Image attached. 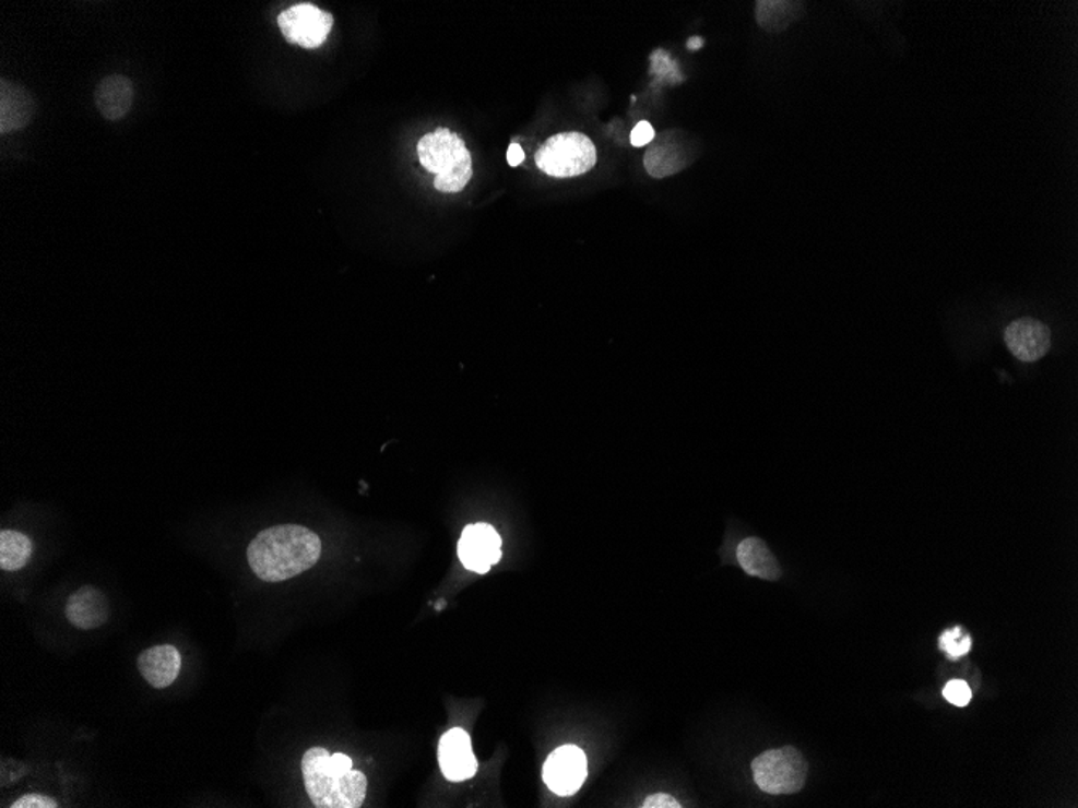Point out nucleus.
Listing matches in <instances>:
<instances>
[{
	"instance_id": "f257e3e1",
	"label": "nucleus",
	"mask_w": 1078,
	"mask_h": 808,
	"mask_svg": "<svg viewBox=\"0 0 1078 808\" xmlns=\"http://www.w3.org/2000/svg\"><path fill=\"white\" fill-rule=\"evenodd\" d=\"M322 543L313 531L300 525L269 527L253 537L248 547L249 567L266 583H282L320 560Z\"/></svg>"
},
{
	"instance_id": "f03ea898",
	"label": "nucleus",
	"mask_w": 1078,
	"mask_h": 808,
	"mask_svg": "<svg viewBox=\"0 0 1078 808\" xmlns=\"http://www.w3.org/2000/svg\"><path fill=\"white\" fill-rule=\"evenodd\" d=\"M304 784L313 806L319 808H359L367 794V777L353 770L346 753H330L322 747L307 750L303 757Z\"/></svg>"
},
{
	"instance_id": "7ed1b4c3",
	"label": "nucleus",
	"mask_w": 1078,
	"mask_h": 808,
	"mask_svg": "<svg viewBox=\"0 0 1078 808\" xmlns=\"http://www.w3.org/2000/svg\"><path fill=\"white\" fill-rule=\"evenodd\" d=\"M420 164L436 175L435 188L446 194L461 192L472 178V155L465 142L448 128L422 138L417 145Z\"/></svg>"
},
{
	"instance_id": "20e7f679",
	"label": "nucleus",
	"mask_w": 1078,
	"mask_h": 808,
	"mask_svg": "<svg viewBox=\"0 0 1078 808\" xmlns=\"http://www.w3.org/2000/svg\"><path fill=\"white\" fill-rule=\"evenodd\" d=\"M536 165L554 178H573L593 170L596 147L581 133H560L549 138L535 155Z\"/></svg>"
},
{
	"instance_id": "39448f33",
	"label": "nucleus",
	"mask_w": 1078,
	"mask_h": 808,
	"mask_svg": "<svg viewBox=\"0 0 1078 808\" xmlns=\"http://www.w3.org/2000/svg\"><path fill=\"white\" fill-rule=\"evenodd\" d=\"M751 769L757 786L763 793L775 794V796L799 793L809 773L806 759L794 747H782L760 753L753 762Z\"/></svg>"
},
{
	"instance_id": "423d86ee",
	"label": "nucleus",
	"mask_w": 1078,
	"mask_h": 808,
	"mask_svg": "<svg viewBox=\"0 0 1078 808\" xmlns=\"http://www.w3.org/2000/svg\"><path fill=\"white\" fill-rule=\"evenodd\" d=\"M334 19L312 3H297L279 16V26L291 44L317 49L322 46L333 28Z\"/></svg>"
},
{
	"instance_id": "0eeeda50",
	"label": "nucleus",
	"mask_w": 1078,
	"mask_h": 808,
	"mask_svg": "<svg viewBox=\"0 0 1078 808\" xmlns=\"http://www.w3.org/2000/svg\"><path fill=\"white\" fill-rule=\"evenodd\" d=\"M588 762L583 750L577 746H564L547 757L543 767V780L557 796H572L587 780Z\"/></svg>"
},
{
	"instance_id": "6e6552de",
	"label": "nucleus",
	"mask_w": 1078,
	"mask_h": 808,
	"mask_svg": "<svg viewBox=\"0 0 1078 808\" xmlns=\"http://www.w3.org/2000/svg\"><path fill=\"white\" fill-rule=\"evenodd\" d=\"M502 540L498 531L488 523L469 525L459 540V557L470 571L488 573L489 568L501 560Z\"/></svg>"
},
{
	"instance_id": "1a4fd4ad",
	"label": "nucleus",
	"mask_w": 1078,
	"mask_h": 808,
	"mask_svg": "<svg viewBox=\"0 0 1078 808\" xmlns=\"http://www.w3.org/2000/svg\"><path fill=\"white\" fill-rule=\"evenodd\" d=\"M1005 341L1007 349L1017 360L1032 364L1051 349V330L1035 318L1023 317L1006 328Z\"/></svg>"
},
{
	"instance_id": "9d476101",
	"label": "nucleus",
	"mask_w": 1078,
	"mask_h": 808,
	"mask_svg": "<svg viewBox=\"0 0 1078 808\" xmlns=\"http://www.w3.org/2000/svg\"><path fill=\"white\" fill-rule=\"evenodd\" d=\"M438 760L442 774L451 781L470 780L478 772L472 740L461 728L451 729L439 740Z\"/></svg>"
},
{
	"instance_id": "9b49d317",
	"label": "nucleus",
	"mask_w": 1078,
	"mask_h": 808,
	"mask_svg": "<svg viewBox=\"0 0 1078 808\" xmlns=\"http://www.w3.org/2000/svg\"><path fill=\"white\" fill-rule=\"evenodd\" d=\"M35 111V99L26 87L13 81H0V134L28 127Z\"/></svg>"
},
{
	"instance_id": "f8f14e48",
	"label": "nucleus",
	"mask_w": 1078,
	"mask_h": 808,
	"mask_svg": "<svg viewBox=\"0 0 1078 808\" xmlns=\"http://www.w3.org/2000/svg\"><path fill=\"white\" fill-rule=\"evenodd\" d=\"M67 620L80 630H96L108 620L110 608L103 591L83 586L70 596L66 605Z\"/></svg>"
},
{
	"instance_id": "ddd939ff",
	"label": "nucleus",
	"mask_w": 1078,
	"mask_h": 808,
	"mask_svg": "<svg viewBox=\"0 0 1078 808\" xmlns=\"http://www.w3.org/2000/svg\"><path fill=\"white\" fill-rule=\"evenodd\" d=\"M138 668L152 688H168L177 681L178 675H180V651L174 645H154L140 655Z\"/></svg>"
},
{
	"instance_id": "4468645a",
	"label": "nucleus",
	"mask_w": 1078,
	"mask_h": 808,
	"mask_svg": "<svg viewBox=\"0 0 1078 808\" xmlns=\"http://www.w3.org/2000/svg\"><path fill=\"white\" fill-rule=\"evenodd\" d=\"M97 110L108 121H118L130 114L134 103V86L123 74L104 78L94 91Z\"/></svg>"
},
{
	"instance_id": "2eb2a0df",
	"label": "nucleus",
	"mask_w": 1078,
	"mask_h": 808,
	"mask_svg": "<svg viewBox=\"0 0 1078 808\" xmlns=\"http://www.w3.org/2000/svg\"><path fill=\"white\" fill-rule=\"evenodd\" d=\"M736 559L749 577L767 581H777L782 577V567L759 537L743 540L736 549Z\"/></svg>"
},
{
	"instance_id": "dca6fc26",
	"label": "nucleus",
	"mask_w": 1078,
	"mask_h": 808,
	"mask_svg": "<svg viewBox=\"0 0 1078 808\" xmlns=\"http://www.w3.org/2000/svg\"><path fill=\"white\" fill-rule=\"evenodd\" d=\"M33 543L26 534L3 530L0 533V568L3 571H19L29 562Z\"/></svg>"
},
{
	"instance_id": "f3484780",
	"label": "nucleus",
	"mask_w": 1078,
	"mask_h": 808,
	"mask_svg": "<svg viewBox=\"0 0 1078 808\" xmlns=\"http://www.w3.org/2000/svg\"><path fill=\"white\" fill-rule=\"evenodd\" d=\"M803 3L796 2H757V23L767 32L779 33L790 23L799 19Z\"/></svg>"
},
{
	"instance_id": "a211bd4d",
	"label": "nucleus",
	"mask_w": 1078,
	"mask_h": 808,
	"mask_svg": "<svg viewBox=\"0 0 1078 808\" xmlns=\"http://www.w3.org/2000/svg\"><path fill=\"white\" fill-rule=\"evenodd\" d=\"M939 649L948 655L949 658L964 657L971 652L972 649V638L968 631L962 627H952L949 630L943 631L939 635Z\"/></svg>"
},
{
	"instance_id": "6ab92c4d",
	"label": "nucleus",
	"mask_w": 1078,
	"mask_h": 808,
	"mask_svg": "<svg viewBox=\"0 0 1078 808\" xmlns=\"http://www.w3.org/2000/svg\"><path fill=\"white\" fill-rule=\"evenodd\" d=\"M943 698L952 705L966 706L971 702L972 691L968 682L962 681V679H952L943 689Z\"/></svg>"
},
{
	"instance_id": "aec40b11",
	"label": "nucleus",
	"mask_w": 1078,
	"mask_h": 808,
	"mask_svg": "<svg viewBox=\"0 0 1078 808\" xmlns=\"http://www.w3.org/2000/svg\"><path fill=\"white\" fill-rule=\"evenodd\" d=\"M12 808H57L56 800L52 797L44 796V794H26L22 799L13 803Z\"/></svg>"
},
{
	"instance_id": "412c9836",
	"label": "nucleus",
	"mask_w": 1078,
	"mask_h": 808,
	"mask_svg": "<svg viewBox=\"0 0 1078 808\" xmlns=\"http://www.w3.org/2000/svg\"><path fill=\"white\" fill-rule=\"evenodd\" d=\"M654 128H652L648 121H640V123L633 128V131H631V144H633L635 147H643V145H648L649 142L654 140Z\"/></svg>"
},
{
	"instance_id": "4be33fe9",
	"label": "nucleus",
	"mask_w": 1078,
	"mask_h": 808,
	"mask_svg": "<svg viewBox=\"0 0 1078 808\" xmlns=\"http://www.w3.org/2000/svg\"><path fill=\"white\" fill-rule=\"evenodd\" d=\"M641 807H643V808H680L682 806H680V803H678V800L675 799V797H672L671 796V794L659 793V794H652V796H649L648 799L644 800L643 806H641Z\"/></svg>"
},
{
	"instance_id": "5701e85b",
	"label": "nucleus",
	"mask_w": 1078,
	"mask_h": 808,
	"mask_svg": "<svg viewBox=\"0 0 1078 808\" xmlns=\"http://www.w3.org/2000/svg\"><path fill=\"white\" fill-rule=\"evenodd\" d=\"M525 154H523L522 147L519 144H512L507 151V162H509L510 167H517V165L522 164Z\"/></svg>"
},
{
	"instance_id": "b1692460",
	"label": "nucleus",
	"mask_w": 1078,
	"mask_h": 808,
	"mask_svg": "<svg viewBox=\"0 0 1078 808\" xmlns=\"http://www.w3.org/2000/svg\"><path fill=\"white\" fill-rule=\"evenodd\" d=\"M702 44H704V40L701 37H691L688 40V49H699V47H702Z\"/></svg>"
}]
</instances>
